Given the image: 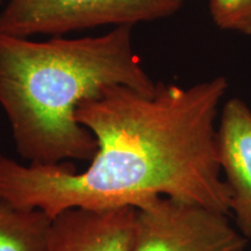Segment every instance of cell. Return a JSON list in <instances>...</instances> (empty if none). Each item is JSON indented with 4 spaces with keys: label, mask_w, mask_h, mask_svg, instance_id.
<instances>
[{
    "label": "cell",
    "mask_w": 251,
    "mask_h": 251,
    "mask_svg": "<svg viewBox=\"0 0 251 251\" xmlns=\"http://www.w3.org/2000/svg\"><path fill=\"white\" fill-rule=\"evenodd\" d=\"M209 13L220 29L251 36V0H209Z\"/></svg>",
    "instance_id": "ba28073f"
},
{
    "label": "cell",
    "mask_w": 251,
    "mask_h": 251,
    "mask_svg": "<svg viewBox=\"0 0 251 251\" xmlns=\"http://www.w3.org/2000/svg\"><path fill=\"white\" fill-rule=\"evenodd\" d=\"M185 0H8L1 35L59 36L99 26H129L171 17Z\"/></svg>",
    "instance_id": "3957f363"
},
{
    "label": "cell",
    "mask_w": 251,
    "mask_h": 251,
    "mask_svg": "<svg viewBox=\"0 0 251 251\" xmlns=\"http://www.w3.org/2000/svg\"><path fill=\"white\" fill-rule=\"evenodd\" d=\"M227 90L224 76L188 87L159 81L151 94L106 87L76 113L98 146L85 170L0 156V200L54 218L76 207H137L168 197L229 215L216 124Z\"/></svg>",
    "instance_id": "6da1fadb"
},
{
    "label": "cell",
    "mask_w": 251,
    "mask_h": 251,
    "mask_svg": "<svg viewBox=\"0 0 251 251\" xmlns=\"http://www.w3.org/2000/svg\"><path fill=\"white\" fill-rule=\"evenodd\" d=\"M136 208H69L55 215L47 251H131Z\"/></svg>",
    "instance_id": "8992f818"
},
{
    "label": "cell",
    "mask_w": 251,
    "mask_h": 251,
    "mask_svg": "<svg viewBox=\"0 0 251 251\" xmlns=\"http://www.w3.org/2000/svg\"><path fill=\"white\" fill-rule=\"evenodd\" d=\"M51 216L0 200V251H47Z\"/></svg>",
    "instance_id": "52a82bcc"
},
{
    "label": "cell",
    "mask_w": 251,
    "mask_h": 251,
    "mask_svg": "<svg viewBox=\"0 0 251 251\" xmlns=\"http://www.w3.org/2000/svg\"><path fill=\"white\" fill-rule=\"evenodd\" d=\"M1 1H2V0H0V4H1Z\"/></svg>",
    "instance_id": "9c48e42d"
},
{
    "label": "cell",
    "mask_w": 251,
    "mask_h": 251,
    "mask_svg": "<svg viewBox=\"0 0 251 251\" xmlns=\"http://www.w3.org/2000/svg\"><path fill=\"white\" fill-rule=\"evenodd\" d=\"M131 28L42 42L0 34V105L17 151L29 164L93 158L97 141L76 113L81 102L106 87L153 93L157 83L135 54Z\"/></svg>",
    "instance_id": "7a4b0ae2"
},
{
    "label": "cell",
    "mask_w": 251,
    "mask_h": 251,
    "mask_svg": "<svg viewBox=\"0 0 251 251\" xmlns=\"http://www.w3.org/2000/svg\"><path fill=\"white\" fill-rule=\"evenodd\" d=\"M136 208L131 251H244L247 238L230 216L168 197Z\"/></svg>",
    "instance_id": "277c9868"
},
{
    "label": "cell",
    "mask_w": 251,
    "mask_h": 251,
    "mask_svg": "<svg viewBox=\"0 0 251 251\" xmlns=\"http://www.w3.org/2000/svg\"><path fill=\"white\" fill-rule=\"evenodd\" d=\"M218 152L229 191V216L248 240L251 238V108L242 99L222 103Z\"/></svg>",
    "instance_id": "5b68a950"
}]
</instances>
